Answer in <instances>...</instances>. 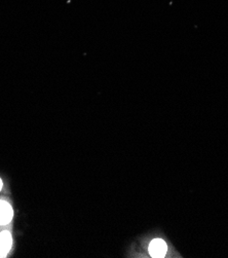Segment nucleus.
<instances>
[{
    "instance_id": "1",
    "label": "nucleus",
    "mask_w": 228,
    "mask_h": 258,
    "mask_svg": "<svg viewBox=\"0 0 228 258\" xmlns=\"http://www.w3.org/2000/svg\"><path fill=\"white\" fill-rule=\"evenodd\" d=\"M14 217V209L12 205L4 200H0V225L9 224Z\"/></svg>"
},
{
    "instance_id": "2",
    "label": "nucleus",
    "mask_w": 228,
    "mask_h": 258,
    "mask_svg": "<svg viewBox=\"0 0 228 258\" xmlns=\"http://www.w3.org/2000/svg\"><path fill=\"white\" fill-rule=\"evenodd\" d=\"M13 247V236L9 230H4L0 233V256L8 255Z\"/></svg>"
},
{
    "instance_id": "3",
    "label": "nucleus",
    "mask_w": 228,
    "mask_h": 258,
    "mask_svg": "<svg viewBox=\"0 0 228 258\" xmlns=\"http://www.w3.org/2000/svg\"><path fill=\"white\" fill-rule=\"evenodd\" d=\"M149 253L152 257H164L167 253V244L160 239L154 240L149 245Z\"/></svg>"
},
{
    "instance_id": "4",
    "label": "nucleus",
    "mask_w": 228,
    "mask_h": 258,
    "mask_svg": "<svg viewBox=\"0 0 228 258\" xmlns=\"http://www.w3.org/2000/svg\"><path fill=\"white\" fill-rule=\"evenodd\" d=\"M3 186H4V182H3V179L0 178V191H2L3 189Z\"/></svg>"
}]
</instances>
